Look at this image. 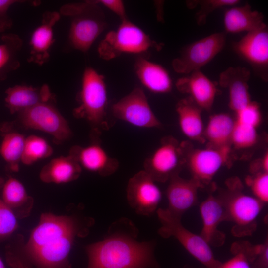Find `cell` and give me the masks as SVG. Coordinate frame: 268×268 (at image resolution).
Returning <instances> with one entry per match:
<instances>
[{
	"mask_svg": "<svg viewBox=\"0 0 268 268\" xmlns=\"http://www.w3.org/2000/svg\"><path fill=\"white\" fill-rule=\"evenodd\" d=\"M94 223L78 210L61 215L43 213L26 241L18 234L6 245V263L11 268H71L74 243L86 236Z\"/></svg>",
	"mask_w": 268,
	"mask_h": 268,
	"instance_id": "cell-1",
	"label": "cell"
},
{
	"mask_svg": "<svg viewBox=\"0 0 268 268\" xmlns=\"http://www.w3.org/2000/svg\"><path fill=\"white\" fill-rule=\"evenodd\" d=\"M138 235V229L129 219L115 221L102 240L85 247L87 268H159L155 242L139 241Z\"/></svg>",
	"mask_w": 268,
	"mask_h": 268,
	"instance_id": "cell-2",
	"label": "cell"
},
{
	"mask_svg": "<svg viewBox=\"0 0 268 268\" xmlns=\"http://www.w3.org/2000/svg\"><path fill=\"white\" fill-rule=\"evenodd\" d=\"M77 99L78 106L73 110V115L88 123L91 137H100L102 132L110 128L106 113L107 91L103 76L91 67L83 72Z\"/></svg>",
	"mask_w": 268,
	"mask_h": 268,
	"instance_id": "cell-3",
	"label": "cell"
},
{
	"mask_svg": "<svg viewBox=\"0 0 268 268\" xmlns=\"http://www.w3.org/2000/svg\"><path fill=\"white\" fill-rule=\"evenodd\" d=\"M60 14L70 18L69 42L75 50L86 52L106 27L100 5L93 0L63 5Z\"/></svg>",
	"mask_w": 268,
	"mask_h": 268,
	"instance_id": "cell-4",
	"label": "cell"
},
{
	"mask_svg": "<svg viewBox=\"0 0 268 268\" xmlns=\"http://www.w3.org/2000/svg\"><path fill=\"white\" fill-rule=\"evenodd\" d=\"M162 45L152 40L139 27L128 19L109 32L98 47L99 56L110 60L123 54H141L151 48L160 50Z\"/></svg>",
	"mask_w": 268,
	"mask_h": 268,
	"instance_id": "cell-5",
	"label": "cell"
},
{
	"mask_svg": "<svg viewBox=\"0 0 268 268\" xmlns=\"http://www.w3.org/2000/svg\"><path fill=\"white\" fill-rule=\"evenodd\" d=\"M161 224L159 234L164 238L173 237L194 258L207 268H218L221 262L214 257L210 246L200 235L193 233L182 224L181 219L173 216L167 208L156 211Z\"/></svg>",
	"mask_w": 268,
	"mask_h": 268,
	"instance_id": "cell-6",
	"label": "cell"
},
{
	"mask_svg": "<svg viewBox=\"0 0 268 268\" xmlns=\"http://www.w3.org/2000/svg\"><path fill=\"white\" fill-rule=\"evenodd\" d=\"M219 197L225 208L226 221L233 223V235L241 237L252 234L264 203L235 188Z\"/></svg>",
	"mask_w": 268,
	"mask_h": 268,
	"instance_id": "cell-7",
	"label": "cell"
},
{
	"mask_svg": "<svg viewBox=\"0 0 268 268\" xmlns=\"http://www.w3.org/2000/svg\"><path fill=\"white\" fill-rule=\"evenodd\" d=\"M54 101L40 103L19 112V120L27 129L39 130L50 134L57 144L72 135L69 125L54 105Z\"/></svg>",
	"mask_w": 268,
	"mask_h": 268,
	"instance_id": "cell-8",
	"label": "cell"
},
{
	"mask_svg": "<svg viewBox=\"0 0 268 268\" xmlns=\"http://www.w3.org/2000/svg\"><path fill=\"white\" fill-rule=\"evenodd\" d=\"M226 33H213L185 47L172 65L177 73L188 74L200 70L209 63L225 46Z\"/></svg>",
	"mask_w": 268,
	"mask_h": 268,
	"instance_id": "cell-9",
	"label": "cell"
},
{
	"mask_svg": "<svg viewBox=\"0 0 268 268\" xmlns=\"http://www.w3.org/2000/svg\"><path fill=\"white\" fill-rule=\"evenodd\" d=\"M184 160V148L171 136L162 139L160 145L145 160L144 171L156 182H165L179 174Z\"/></svg>",
	"mask_w": 268,
	"mask_h": 268,
	"instance_id": "cell-10",
	"label": "cell"
},
{
	"mask_svg": "<svg viewBox=\"0 0 268 268\" xmlns=\"http://www.w3.org/2000/svg\"><path fill=\"white\" fill-rule=\"evenodd\" d=\"M112 112L117 119L141 128L161 127V123L153 112L147 97L140 88L130 93L112 106Z\"/></svg>",
	"mask_w": 268,
	"mask_h": 268,
	"instance_id": "cell-11",
	"label": "cell"
},
{
	"mask_svg": "<svg viewBox=\"0 0 268 268\" xmlns=\"http://www.w3.org/2000/svg\"><path fill=\"white\" fill-rule=\"evenodd\" d=\"M155 182L144 170L130 178L126 189L127 200L137 214L149 216L158 209L162 193Z\"/></svg>",
	"mask_w": 268,
	"mask_h": 268,
	"instance_id": "cell-12",
	"label": "cell"
},
{
	"mask_svg": "<svg viewBox=\"0 0 268 268\" xmlns=\"http://www.w3.org/2000/svg\"><path fill=\"white\" fill-rule=\"evenodd\" d=\"M234 52L249 63L264 80H267L268 69V31L266 24L247 33L232 44Z\"/></svg>",
	"mask_w": 268,
	"mask_h": 268,
	"instance_id": "cell-13",
	"label": "cell"
},
{
	"mask_svg": "<svg viewBox=\"0 0 268 268\" xmlns=\"http://www.w3.org/2000/svg\"><path fill=\"white\" fill-rule=\"evenodd\" d=\"M230 146L197 149L188 154L187 161L194 179L202 186L208 184L228 160Z\"/></svg>",
	"mask_w": 268,
	"mask_h": 268,
	"instance_id": "cell-14",
	"label": "cell"
},
{
	"mask_svg": "<svg viewBox=\"0 0 268 268\" xmlns=\"http://www.w3.org/2000/svg\"><path fill=\"white\" fill-rule=\"evenodd\" d=\"M91 143L86 146L75 145L71 147L69 155L79 163L81 168L107 177L118 169L117 159L110 156L101 145L100 138H91Z\"/></svg>",
	"mask_w": 268,
	"mask_h": 268,
	"instance_id": "cell-15",
	"label": "cell"
},
{
	"mask_svg": "<svg viewBox=\"0 0 268 268\" xmlns=\"http://www.w3.org/2000/svg\"><path fill=\"white\" fill-rule=\"evenodd\" d=\"M166 190L169 212L174 217L181 219L182 215L198 202V190L201 187L196 180L185 179L179 174L169 180Z\"/></svg>",
	"mask_w": 268,
	"mask_h": 268,
	"instance_id": "cell-16",
	"label": "cell"
},
{
	"mask_svg": "<svg viewBox=\"0 0 268 268\" xmlns=\"http://www.w3.org/2000/svg\"><path fill=\"white\" fill-rule=\"evenodd\" d=\"M202 226L200 234L211 246L222 245L225 235L218 229L222 221H226L225 208L220 197L209 195L199 207Z\"/></svg>",
	"mask_w": 268,
	"mask_h": 268,
	"instance_id": "cell-17",
	"label": "cell"
},
{
	"mask_svg": "<svg viewBox=\"0 0 268 268\" xmlns=\"http://www.w3.org/2000/svg\"><path fill=\"white\" fill-rule=\"evenodd\" d=\"M176 87L187 94L201 109L210 110L218 92L215 83L201 70L194 71L177 80Z\"/></svg>",
	"mask_w": 268,
	"mask_h": 268,
	"instance_id": "cell-18",
	"label": "cell"
},
{
	"mask_svg": "<svg viewBox=\"0 0 268 268\" xmlns=\"http://www.w3.org/2000/svg\"><path fill=\"white\" fill-rule=\"evenodd\" d=\"M60 18V13L46 11L41 23L34 30L30 40L29 62L42 65L50 58V50L54 42V27Z\"/></svg>",
	"mask_w": 268,
	"mask_h": 268,
	"instance_id": "cell-19",
	"label": "cell"
},
{
	"mask_svg": "<svg viewBox=\"0 0 268 268\" xmlns=\"http://www.w3.org/2000/svg\"><path fill=\"white\" fill-rule=\"evenodd\" d=\"M249 70L243 67H230L219 75V83L229 92V106L235 113L252 101L248 90Z\"/></svg>",
	"mask_w": 268,
	"mask_h": 268,
	"instance_id": "cell-20",
	"label": "cell"
},
{
	"mask_svg": "<svg viewBox=\"0 0 268 268\" xmlns=\"http://www.w3.org/2000/svg\"><path fill=\"white\" fill-rule=\"evenodd\" d=\"M5 93V105L11 114L19 113L40 103L55 100L54 95L47 85L39 88L17 85L8 88Z\"/></svg>",
	"mask_w": 268,
	"mask_h": 268,
	"instance_id": "cell-21",
	"label": "cell"
},
{
	"mask_svg": "<svg viewBox=\"0 0 268 268\" xmlns=\"http://www.w3.org/2000/svg\"><path fill=\"white\" fill-rule=\"evenodd\" d=\"M136 74L142 85L150 91L156 94L170 92L172 81L167 70L161 65L138 57L134 65Z\"/></svg>",
	"mask_w": 268,
	"mask_h": 268,
	"instance_id": "cell-22",
	"label": "cell"
},
{
	"mask_svg": "<svg viewBox=\"0 0 268 268\" xmlns=\"http://www.w3.org/2000/svg\"><path fill=\"white\" fill-rule=\"evenodd\" d=\"M225 33L235 34L256 30L265 24L263 14L253 10L250 5H238L230 7L224 13Z\"/></svg>",
	"mask_w": 268,
	"mask_h": 268,
	"instance_id": "cell-23",
	"label": "cell"
},
{
	"mask_svg": "<svg viewBox=\"0 0 268 268\" xmlns=\"http://www.w3.org/2000/svg\"><path fill=\"white\" fill-rule=\"evenodd\" d=\"M201 109L190 98L180 100L176 105L178 123L182 133L188 138L204 141Z\"/></svg>",
	"mask_w": 268,
	"mask_h": 268,
	"instance_id": "cell-24",
	"label": "cell"
},
{
	"mask_svg": "<svg viewBox=\"0 0 268 268\" xmlns=\"http://www.w3.org/2000/svg\"><path fill=\"white\" fill-rule=\"evenodd\" d=\"M81 171L79 163L69 154L52 159L42 168L39 177L47 183H66L77 179Z\"/></svg>",
	"mask_w": 268,
	"mask_h": 268,
	"instance_id": "cell-25",
	"label": "cell"
},
{
	"mask_svg": "<svg viewBox=\"0 0 268 268\" xmlns=\"http://www.w3.org/2000/svg\"><path fill=\"white\" fill-rule=\"evenodd\" d=\"M2 200L17 218L30 214L34 205L33 198L28 195L24 185L17 179L9 177L2 187Z\"/></svg>",
	"mask_w": 268,
	"mask_h": 268,
	"instance_id": "cell-26",
	"label": "cell"
},
{
	"mask_svg": "<svg viewBox=\"0 0 268 268\" xmlns=\"http://www.w3.org/2000/svg\"><path fill=\"white\" fill-rule=\"evenodd\" d=\"M10 124L1 128L3 138L0 146V153L11 172H17L24 149L25 138L24 136L11 130Z\"/></svg>",
	"mask_w": 268,
	"mask_h": 268,
	"instance_id": "cell-27",
	"label": "cell"
},
{
	"mask_svg": "<svg viewBox=\"0 0 268 268\" xmlns=\"http://www.w3.org/2000/svg\"><path fill=\"white\" fill-rule=\"evenodd\" d=\"M235 120L227 113H218L210 117L204 128V137L211 147L230 146V139Z\"/></svg>",
	"mask_w": 268,
	"mask_h": 268,
	"instance_id": "cell-28",
	"label": "cell"
},
{
	"mask_svg": "<svg viewBox=\"0 0 268 268\" xmlns=\"http://www.w3.org/2000/svg\"><path fill=\"white\" fill-rule=\"evenodd\" d=\"M22 39L16 34H8L0 42V81L4 80L12 71L20 67L19 53Z\"/></svg>",
	"mask_w": 268,
	"mask_h": 268,
	"instance_id": "cell-29",
	"label": "cell"
},
{
	"mask_svg": "<svg viewBox=\"0 0 268 268\" xmlns=\"http://www.w3.org/2000/svg\"><path fill=\"white\" fill-rule=\"evenodd\" d=\"M257 246L247 242L234 243L231 251L234 256L224 263H221L218 268H251V265L257 255Z\"/></svg>",
	"mask_w": 268,
	"mask_h": 268,
	"instance_id": "cell-30",
	"label": "cell"
},
{
	"mask_svg": "<svg viewBox=\"0 0 268 268\" xmlns=\"http://www.w3.org/2000/svg\"><path fill=\"white\" fill-rule=\"evenodd\" d=\"M52 153V148L44 138L30 135L25 138L21 162L25 165H31L40 159L49 157Z\"/></svg>",
	"mask_w": 268,
	"mask_h": 268,
	"instance_id": "cell-31",
	"label": "cell"
},
{
	"mask_svg": "<svg viewBox=\"0 0 268 268\" xmlns=\"http://www.w3.org/2000/svg\"><path fill=\"white\" fill-rule=\"evenodd\" d=\"M240 1L239 0H201L189 1L187 3L191 8L199 5L200 9L196 13L195 19L198 25H202L211 13L223 7L238 5Z\"/></svg>",
	"mask_w": 268,
	"mask_h": 268,
	"instance_id": "cell-32",
	"label": "cell"
},
{
	"mask_svg": "<svg viewBox=\"0 0 268 268\" xmlns=\"http://www.w3.org/2000/svg\"><path fill=\"white\" fill-rule=\"evenodd\" d=\"M256 128L235 121L232 133L230 143L238 149L252 147L258 141Z\"/></svg>",
	"mask_w": 268,
	"mask_h": 268,
	"instance_id": "cell-33",
	"label": "cell"
},
{
	"mask_svg": "<svg viewBox=\"0 0 268 268\" xmlns=\"http://www.w3.org/2000/svg\"><path fill=\"white\" fill-rule=\"evenodd\" d=\"M18 227L17 217L0 198V242L9 238Z\"/></svg>",
	"mask_w": 268,
	"mask_h": 268,
	"instance_id": "cell-34",
	"label": "cell"
},
{
	"mask_svg": "<svg viewBox=\"0 0 268 268\" xmlns=\"http://www.w3.org/2000/svg\"><path fill=\"white\" fill-rule=\"evenodd\" d=\"M254 197L264 204L268 201V172H261L246 178Z\"/></svg>",
	"mask_w": 268,
	"mask_h": 268,
	"instance_id": "cell-35",
	"label": "cell"
},
{
	"mask_svg": "<svg viewBox=\"0 0 268 268\" xmlns=\"http://www.w3.org/2000/svg\"><path fill=\"white\" fill-rule=\"evenodd\" d=\"M235 121L257 128L260 124L262 115L259 104L251 101L243 109L236 113Z\"/></svg>",
	"mask_w": 268,
	"mask_h": 268,
	"instance_id": "cell-36",
	"label": "cell"
},
{
	"mask_svg": "<svg viewBox=\"0 0 268 268\" xmlns=\"http://www.w3.org/2000/svg\"><path fill=\"white\" fill-rule=\"evenodd\" d=\"M21 1L15 0H0V32L10 29L12 25V21L7 14L10 7Z\"/></svg>",
	"mask_w": 268,
	"mask_h": 268,
	"instance_id": "cell-37",
	"label": "cell"
},
{
	"mask_svg": "<svg viewBox=\"0 0 268 268\" xmlns=\"http://www.w3.org/2000/svg\"><path fill=\"white\" fill-rule=\"evenodd\" d=\"M98 5L104 6L116 14L121 21L128 19L124 3L120 0H93Z\"/></svg>",
	"mask_w": 268,
	"mask_h": 268,
	"instance_id": "cell-38",
	"label": "cell"
},
{
	"mask_svg": "<svg viewBox=\"0 0 268 268\" xmlns=\"http://www.w3.org/2000/svg\"><path fill=\"white\" fill-rule=\"evenodd\" d=\"M251 268H268V241L267 238L251 265Z\"/></svg>",
	"mask_w": 268,
	"mask_h": 268,
	"instance_id": "cell-39",
	"label": "cell"
},
{
	"mask_svg": "<svg viewBox=\"0 0 268 268\" xmlns=\"http://www.w3.org/2000/svg\"><path fill=\"white\" fill-rule=\"evenodd\" d=\"M262 172H268V153L266 152L263 155L261 164Z\"/></svg>",
	"mask_w": 268,
	"mask_h": 268,
	"instance_id": "cell-40",
	"label": "cell"
},
{
	"mask_svg": "<svg viewBox=\"0 0 268 268\" xmlns=\"http://www.w3.org/2000/svg\"><path fill=\"white\" fill-rule=\"evenodd\" d=\"M4 180L2 177H0V189L2 188L4 183Z\"/></svg>",
	"mask_w": 268,
	"mask_h": 268,
	"instance_id": "cell-41",
	"label": "cell"
},
{
	"mask_svg": "<svg viewBox=\"0 0 268 268\" xmlns=\"http://www.w3.org/2000/svg\"><path fill=\"white\" fill-rule=\"evenodd\" d=\"M0 268H6L4 263L0 258Z\"/></svg>",
	"mask_w": 268,
	"mask_h": 268,
	"instance_id": "cell-42",
	"label": "cell"
}]
</instances>
